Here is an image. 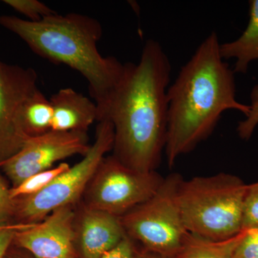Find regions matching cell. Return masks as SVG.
Masks as SVG:
<instances>
[{"label":"cell","mask_w":258,"mask_h":258,"mask_svg":"<svg viewBox=\"0 0 258 258\" xmlns=\"http://www.w3.org/2000/svg\"><path fill=\"white\" fill-rule=\"evenodd\" d=\"M171 71L161 44L148 40L138 63L124 64L119 83L98 109V121L113 126V157L134 170L155 171L165 149Z\"/></svg>","instance_id":"6da1fadb"},{"label":"cell","mask_w":258,"mask_h":258,"mask_svg":"<svg viewBox=\"0 0 258 258\" xmlns=\"http://www.w3.org/2000/svg\"><path fill=\"white\" fill-rule=\"evenodd\" d=\"M220 47L217 32H212L168 88L164 152L169 167L211 135L224 112L248 114L249 105L236 98L235 73L222 58Z\"/></svg>","instance_id":"7a4b0ae2"},{"label":"cell","mask_w":258,"mask_h":258,"mask_svg":"<svg viewBox=\"0 0 258 258\" xmlns=\"http://www.w3.org/2000/svg\"><path fill=\"white\" fill-rule=\"evenodd\" d=\"M0 25L20 37L37 55L82 75L98 109L106 103L121 79L124 64L112 56L103 57L98 51L103 30L96 19L55 13L31 22L2 15Z\"/></svg>","instance_id":"3957f363"},{"label":"cell","mask_w":258,"mask_h":258,"mask_svg":"<svg viewBox=\"0 0 258 258\" xmlns=\"http://www.w3.org/2000/svg\"><path fill=\"white\" fill-rule=\"evenodd\" d=\"M247 187L240 177L227 173L182 179L178 203L186 230L212 240L240 233Z\"/></svg>","instance_id":"277c9868"},{"label":"cell","mask_w":258,"mask_h":258,"mask_svg":"<svg viewBox=\"0 0 258 258\" xmlns=\"http://www.w3.org/2000/svg\"><path fill=\"white\" fill-rule=\"evenodd\" d=\"M113 142L114 130L111 122L98 121L94 142L82 160L40 192L15 200L13 218L16 223H38L57 209L75 206L84 195L106 153L113 149Z\"/></svg>","instance_id":"5b68a950"},{"label":"cell","mask_w":258,"mask_h":258,"mask_svg":"<svg viewBox=\"0 0 258 258\" xmlns=\"http://www.w3.org/2000/svg\"><path fill=\"white\" fill-rule=\"evenodd\" d=\"M181 180L178 174L164 178L152 198L119 217L125 235L148 251L174 257L189 233L178 203Z\"/></svg>","instance_id":"8992f818"},{"label":"cell","mask_w":258,"mask_h":258,"mask_svg":"<svg viewBox=\"0 0 258 258\" xmlns=\"http://www.w3.org/2000/svg\"><path fill=\"white\" fill-rule=\"evenodd\" d=\"M164 179L156 171L141 172L113 155L105 157L85 191L83 205L120 217L152 198Z\"/></svg>","instance_id":"52a82bcc"},{"label":"cell","mask_w":258,"mask_h":258,"mask_svg":"<svg viewBox=\"0 0 258 258\" xmlns=\"http://www.w3.org/2000/svg\"><path fill=\"white\" fill-rule=\"evenodd\" d=\"M90 148L87 132L51 130L30 137L18 153L0 163V169L14 187L37 173L52 169L57 161L86 155Z\"/></svg>","instance_id":"ba28073f"},{"label":"cell","mask_w":258,"mask_h":258,"mask_svg":"<svg viewBox=\"0 0 258 258\" xmlns=\"http://www.w3.org/2000/svg\"><path fill=\"white\" fill-rule=\"evenodd\" d=\"M35 70L0 60V163L13 157L30 137L23 126L24 106L39 88Z\"/></svg>","instance_id":"9c48e42d"},{"label":"cell","mask_w":258,"mask_h":258,"mask_svg":"<svg viewBox=\"0 0 258 258\" xmlns=\"http://www.w3.org/2000/svg\"><path fill=\"white\" fill-rule=\"evenodd\" d=\"M75 206L54 210L42 221L16 231L13 244L34 258H76Z\"/></svg>","instance_id":"30bf717a"},{"label":"cell","mask_w":258,"mask_h":258,"mask_svg":"<svg viewBox=\"0 0 258 258\" xmlns=\"http://www.w3.org/2000/svg\"><path fill=\"white\" fill-rule=\"evenodd\" d=\"M76 211V242L83 258H101L126 236L119 217L82 205Z\"/></svg>","instance_id":"8fae6325"},{"label":"cell","mask_w":258,"mask_h":258,"mask_svg":"<svg viewBox=\"0 0 258 258\" xmlns=\"http://www.w3.org/2000/svg\"><path fill=\"white\" fill-rule=\"evenodd\" d=\"M53 109L52 128L56 132H87L98 120V108L82 93L71 88H62L50 99Z\"/></svg>","instance_id":"7c38bea8"},{"label":"cell","mask_w":258,"mask_h":258,"mask_svg":"<svg viewBox=\"0 0 258 258\" xmlns=\"http://www.w3.org/2000/svg\"><path fill=\"white\" fill-rule=\"evenodd\" d=\"M224 60L235 59L234 73L245 74L249 66L258 61V0L249 2V21L240 37L232 42L220 44Z\"/></svg>","instance_id":"4fadbf2b"},{"label":"cell","mask_w":258,"mask_h":258,"mask_svg":"<svg viewBox=\"0 0 258 258\" xmlns=\"http://www.w3.org/2000/svg\"><path fill=\"white\" fill-rule=\"evenodd\" d=\"M245 233L225 240H212L189 233L174 258H235L236 250Z\"/></svg>","instance_id":"5bb4252c"},{"label":"cell","mask_w":258,"mask_h":258,"mask_svg":"<svg viewBox=\"0 0 258 258\" xmlns=\"http://www.w3.org/2000/svg\"><path fill=\"white\" fill-rule=\"evenodd\" d=\"M53 109L50 100L37 90L29 98L23 112V126L28 137H37L52 128Z\"/></svg>","instance_id":"9a60e30c"},{"label":"cell","mask_w":258,"mask_h":258,"mask_svg":"<svg viewBox=\"0 0 258 258\" xmlns=\"http://www.w3.org/2000/svg\"><path fill=\"white\" fill-rule=\"evenodd\" d=\"M71 167L67 163H61L52 169L41 171L24 180L18 186L10 188V196L13 200L31 196L41 191L57 176Z\"/></svg>","instance_id":"2e32d148"},{"label":"cell","mask_w":258,"mask_h":258,"mask_svg":"<svg viewBox=\"0 0 258 258\" xmlns=\"http://www.w3.org/2000/svg\"><path fill=\"white\" fill-rule=\"evenodd\" d=\"M3 3L25 15L29 19V21H40L55 13L46 5L37 0H4Z\"/></svg>","instance_id":"e0dca14e"},{"label":"cell","mask_w":258,"mask_h":258,"mask_svg":"<svg viewBox=\"0 0 258 258\" xmlns=\"http://www.w3.org/2000/svg\"><path fill=\"white\" fill-rule=\"evenodd\" d=\"M258 228V181L247 185L242 210V230Z\"/></svg>","instance_id":"ac0fdd59"},{"label":"cell","mask_w":258,"mask_h":258,"mask_svg":"<svg viewBox=\"0 0 258 258\" xmlns=\"http://www.w3.org/2000/svg\"><path fill=\"white\" fill-rule=\"evenodd\" d=\"M250 104L249 105L248 114L244 120L239 122L237 132L240 139L247 141L252 137L254 130L258 125V84L251 90Z\"/></svg>","instance_id":"d6986e66"},{"label":"cell","mask_w":258,"mask_h":258,"mask_svg":"<svg viewBox=\"0 0 258 258\" xmlns=\"http://www.w3.org/2000/svg\"><path fill=\"white\" fill-rule=\"evenodd\" d=\"M235 258H258V228L245 230L236 250Z\"/></svg>","instance_id":"ffe728a7"},{"label":"cell","mask_w":258,"mask_h":258,"mask_svg":"<svg viewBox=\"0 0 258 258\" xmlns=\"http://www.w3.org/2000/svg\"><path fill=\"white\" fill-rule=\"evenodd\" d=\"M14 207L15 200L10 196V188L0 175V225H10L8 221L13 218Z\"/></svg>","instance_id":"44dd1931"},{"label":"cell","mask_w":258,"mask_h":258,"mask_svg":"<svg viewBox=\"0 0 258 258\" xmlns=\"http://www.w3.org/2000/svg\"><path fill=\"white\" fill-rule=\"evenodd\" d=\"M30 224H10L0 229V258H5L13 244L16 231L28 228Z\"/></svg>","instance_id":"7402d4cb"},{"label":"cell","mask_w":258,"mask_h":258,"mask_svg":"<svg viewBox=\"0 0 258 258\" xmlns=\"http://www.w3.org/2000/svg\"><path fill=\"white\" fill-rule=\"evenodd\" d=\"M101 258H135V250L132 239L125 236L119 243Z\"/></svg>","instance_id":"603a6c76"},{"label":"cell","mask_w":258,"mask_h":258,"mask_svg":"<svg viewBox=\"0 0 258 258\" xmlns=\"http://www.w3.org/2000/svg\"><path fill=\"white\" fill-rule=\"evenodd\" d=\"M148 252H147V253L139 254L138 257H135V258H174L166 257V256H163L161 255V254L154 253V252H150V251H148Z\"/></svg>","instance_id":"cb8c5ba5"},{"label":"cell","mask_w":258,"mask_h":258,"mask_svg":"<svg viewBox=\"0 0 258 258\" xmlns=\"http://www.w3.org/2000/svg\"><path fill=\"white\" fill-rule=\"evenodd\" d=\"M6 225H0V229L3 228V227H4L5 226H6Z\"/></svg>","instance_id":"d4e9b609"}]
</instances>
